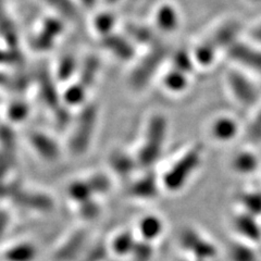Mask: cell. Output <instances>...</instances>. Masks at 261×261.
<instances>
[{"mask_svg": "<svg viewBox=\"0 0 261 261\" xmlns=\"http://www.w3.org/2000/svg\"><path fill=\"white\" fill-rule=\"evenodd\" d=\"M167 123L161 116H154L149 123L147 130L146 142L140 152V162L143 167H149L159 157L165 141Z\"/></svg>", "mask_w": 261, "mask_h": 261, "instance_id": "1", "label": "cell"}, {"mask_svg": "<svg viewBox=\"0 0 261 261\" xmlns=\"http://www.w3.org/2000/svg\"><path fill=\"white\" fill-rule=\"evenodd\" d=\"M97 118V110L93 105H89L81 112L77 123L72 135L71 149L74 153H83L91 142Z\"/></svg>", "mask_w": 261, "mask_h": 261, "instance_id": "2", "label": "cell"}, {"mask_svg": "<svg viewBox=\"0 0 261 261\" xmlns=\"http://www.w3.org/2000/svg\"><path fill=\"white\" fill-rule=\"evenodd\" d=\"M167 51V48L165 47L154 46L151 51L135 68L130 75V85L135 89H141L148 83L153 73L160 67L162 60L165 59Z\"/></svg>", "mask_w": 261, "mask_h": 261, "instance_id": "3", "label": "cell"}, {"mask_svg": "<svg viewBox=\"0 0 261 261\" xmlns=\"http://www.w3.org/2000/svg\"><path fill=\"white\" fill-rule=\"evenodd\" d=\"M199 160L200 150L198 148L190 150L181 160H178L165 177V183L169 189L175 190L181 187L196 167L198 166Z\"/></svg>", "mask_w": 261, "mask_h": 261, "instance_id": "4", "label": "cell"}, {"mask_svg": "<svg viewBox=\"0 0 261 261\" xmlns=\"http://www.w3.org/2000/svg\"><path fill=\"white\" fill-rule=\"evenodd\" d=\"M240 23L236 21H227L223 25L220 27L215 33L211 38L205 40L201 43L198 48L202 53L210 57H215L217 49L223 48L228 46L230 47L234 42L236 35L240 32Z\"/></svg>", "mask_w": 261, "mask_h": 261, "instance_id": "5", "label": "cell"}, {"mask_svg": "<svg viewBox=\"0 0 261 261\" xmlns=\"http://www.w3.org/2000/svg\"><path fill=\"white\" fill-rule=\"evenodd\" d=\"M227 81L233 95L244 106H252L257 101V89L242 73L231 72L227 76Z\"/></svg>", "mask_w": 261, "mask_h": 261, "instance_id": "6", "label": "cell"}, {"mask_svg": "<svg viewBox=\"0 0 261 261\" xmlns=\"http://www.w3.org/2000/svg\"><path fill=\"white\" fill-rule=\"evenodd\" d=\"M231 58L245 67L261 74V50L246 44L233 43L228 47Z\"/></svg>", "mask_w": 261, "mask_h": 261, "instance_id": "7", "label": "cell"}, {"mask_svg": "<svg viewBox=\"0 0 261 261\" xmlns=\"http://www.w3.org/2000/svg\"><path fill=\"white\" fill-rule=\"evenodd\" d=\"M61 31L62 24L59 20L48 19L34 40V47L38 50H46V49L50 48Z\"/></svg>", "mask_w": 261, "mask_h": 261, "instance_id": "8", "label": "cell"}, {"mask_svg": "<svg viewBox=\"0 0 261 261\" xmlns=\"http://www.w3.org/2000/svg\"><path fill=\"white\" fill-rule=\"evenodd\" d=\"M103 46L110 50L118 58L127 60L134 56V48L127 40L119 35L107 34L102 40Z\"/></svg>", "mask_w": 261, "mask_h": 261, "instance_id": "9", "label": "cell"}, {"mask_svg": "<svg viewBox=\"0 0 261 261\" xmlns=\"http://www.w3.org/2000/svg\"><path fill=\"white\" fill-rule=\"evenodd\" d=\"M31 143L35 150L47 160H55L59 154V149L57 144L42 133H34L31 136Z\"/></svg>", "mask_w": 261, "mask_h": 261, "instance_id": "10", "label": "cell"}, {"mask_svg": "<svg viewBox=\"0 0 261 261\" xmlns=\"http://www.w3.org/2000/svg\"><path fill=\"white\" fill-rule=\"evenodd\" d=\"M38 80H39L40 94H42L45 103L49 108L58 110L60 108L58 94H57L56 87L50 75H49V73L45 69L43 71H40Z\"/></svg>", "mask_w": 261, "mask_h": 261, "instance_id": "11", "label": "cell"}, {"mask_svg": "<svg viewBox=\"0 0 261 261\" xmlns=\"http://www.w3.org/2000/svg\"><path fill=\"white\" fill-rule=\"evenodd\" d=\"M238 124L230 118H221L216 121L212 132L220 141H230L238 133Z\"/></svg>", "mask_w": 261, "mask_h": 261, "instance_id": "12", "label": "cell"}, {"mask_svg": "<svg viewBox=\"0 0 261 261\" xmlns=\"http://www.w3.org/2000/svg\"><path fill=\"white\" fill-rule=\"evenodd\" d=\"M98 70H99V59L97 57L89 56L81 70V85H83L85 88L91 86L97 75Z\"/></svg>", "mask_w": 261, "mask_h": 261, "instance_id": "13", "label": "cell"}, {"mask_svg": "<svg viewBox=\"0 0 261 261\" xmlns=\"http://www.w3.org/2000/svg\"><path fill=\"white\" fill-rule=\"evenodd\" d=\"M178 22V16L171 6H163L157 12V23L163 31H172L176 28Z\"/></svg>", "mask_w": 261, "mask_h": 261, "instance_id": "14", "label": "cell"}, {"mask_svg": "<svg viewBox=\"0 0 261 261\" xmlns=\"http://www.w3.org/2000/svg\"><path fill=\"white\" fill-rule=\"evenodd\" d=\"M0 33H2V35L7 42L10 44V46L15 45L16 40H18L16 32L12 22L8 18L3 0H0Z\"/></svg>", "mask_w": 261, "mask_h": 261, "instance_id": "15", "label": "cell"}, {"mask_svg": "<svg viewBox=\"0 0 261 261\" xmlns=\"http://www.w3.org/2000/svg\"><path fill=\"white\" fill-rule=\"evenodd\" d=\"M258 166V160L255 154L251 152H241L234 159V167L242 173H248L256 170Z\"/></svg>", "mask_w": 261, "mask_h": 261, "instance_id": "16", "label": "cell"}, {"mask_svg": "<svg viewBox=\"0 0 261 261\" xmlns=\"http://www.w3.org/2000/svg\"><path fill=\"white\" fill-rule=\"evenodd\" d=\"M0 143L4 149V156L10 162L14 158L15 152V140L10 128L0 127Z\"/></svg>", "mask_w": 261, "mask_h": 261, "instance_id": "17", "label": "cell"}, {"mask_svg": "<svg viewBox=\"0 0 261 261\" xmlns=\"http://www.w3.org/2000/svg\"><path fill=\"white\" fill-rule=\"evenodd\" d=\"M45 2L67 19L72 21L77 19V11L71 0H45Z\"/></svg>", "mask_w": 261, "mask_h": 261, "instance_id": "18", "label": "cell"}, {"mask_svg": "<svg viewBox=\"0 0 261 261\" xmlns=\"http://www.w3.org/2000/svg\"><path fill=\"white\" fill-rule=\"evenodd\" d=\"M127 33L129 36L136 42H140L142 44L150 43L153 40V33L148 28L143 25H136V24H129L126 28Z\"/></svg>", "mask_w": 261, "mask_h": 261, "instance_id": "19", "label": "cell"}, {"mask_svg": "<svg viewBox=\"0 0 261 261\" xmlns=\"http://www.w3.org/2000/svg\"><path fill=\"white\" fill-rule=\"evenodd\" d=\"M166 86L171 89V91L178 92L186 86V76L185 73L178 71L177 69H174L171 72H169L166 79H165Z\"/></svg>", "mask_w": 261, "mask_h": 261, "instance_id": "20", "label": "cell"}, {"mask_svg": "<svg viewBox=\"0 0 261 261\" xmlns=\"http://www.w3.org/2000/svg\"><path fill=\"white\" fill-rule=\"evenodd\" d=\"M34 256L33 249L29 245L27 246H16L7 252V260L9 261H29Z\"/></svg>", "mask_w": 261, "mask_h": 261, "instance_id": "21", "label": "cell"}, {"mask_svg": "<svg viewBox=\"0 0 261 261\" xmlns=\"http://www.w3.org/2000/svg\"><path fill=\"white\" fill-rule=\"evenodd\" d=\"M75 71V59L72 56H67L61 60L58 68V76L62 81H67Z\"/></svg>", "mask_w": 261, "mask_h": 261, "instance_id": "22", "label": "cell"}, {"mask_svg": "<svg viewBox=\"0 0 261 261\" xmlns=\"http://www.w3.org/2000/svg\"><path fill=\"white\" fill-rule=\"evenodd\" d=\"M85 87L81 84H75L71 86L67 92H65V100L70 105H77L81 103L82 100L84 99L85 96Z\"/></svg>", "mask_w": 261, "mask_h": 261, "instance_id": "23", "label": "cell"}, {"mask_svg": "<svg viewBox=\"0 0 261 261\" xmlns=\"http://www.w3.org/2000/svg\"><path fill=\"white\" fill-rule=\"evenodd\" d=\"M112 165L120 173H127L132 170V161L124 153H116L112 156Z\"/></svg>", "mask_w": 261, "mask_h": 261, "instance_id": "24", "label": "cell"}, {"mask_svg": "<svg viewBox=\"0 0 261 261\" xmlns=\"http://www.w3.org/2000/svg\"><path fill=\"white\" fill-rule=\"evenodd\" d=\"M114 24V19L111 14L108 13H103L97 16V19L95 21V25L98 29V31L105 33V35L109 34V31L113 27Z\"/></svg>", "mask_w": 261, "mask_h": 261, "instance_id": "25", "label": "cell"}, {"mask_svg": "<svg viewBox=\"0 0 261 261\" xmlns=\"http://www.w3.org/2000/svg\"><path fill=\"white\" fill-rule=\"evenodd\" d=\"M29 108L28 105L24 102H14L11 105L10 109L8 110L9 117L14 121H21L28 116Z\"/></svg>", "mask_w": 261, "mask_h": 261, "instance_id": "26", "label": "cell"}, {"mask_svg": "<svg viewBox=\"0 0 261 261\" xmlns=\"http://www.w3.org/2000/svg\"><path fill=\"white\" fill-rule=\"evenodd\" d=\"M174 63H175V69L185 73V74L187 72H190L193 68L190 57L185 51H178L175 55Z\"/></svg>", "mask_w": 261, "mask_h": 261, "instance_id": "27", "label": "cell"}, {"mask_svg": "<svg viewBox=\"0 0 261 261\" xmlns=\"http://www.w3.org/2000/svg\"><path fill=\"white\" fill-rule=\"evenodd\" d=\"M135 191L138 195H149L154 191L153 179L150 176L143 178L141 182H138L135 186Z\"/></svg>", "mask_w": 261, "mask_h": 261, "instance_id": "28", "label": "cell"}, {"mask_svg": "<svg viewBox=\"0 0 261 261\" xmlns=\"http://www.w3.org/2000/svg\"><path fill=\"white\" fill-rule=\"evenodd\" d=\"M248 136L251 141L261 140V112L256 117L248 128Z\"/></svg>", "mask_w": 261, "mask_h": 261, "instance_id": "29", "label": "cell"}, {"mask_svg": "<svg viewBox=\"0 0 261 261\" xmlns=\"http://www.w3.org/2000/svg\"><path fill=\"white\" fill-rule=\"evenodd\" d=\"M16 60H18V56H15L14 53L0 50V63H9Z\"/></svg>", "mask_w": 261, "mask_h": 261, "instance_id": "30", "label": "cell"}, {"mask_svg": "<svg viewBox=\"0 0 261 261\" xmlns=\"http://www.w3.org/2000/svg\"><path fill=\"white\" fill-rule=\"evenodd\" d=\"M250 36H251L252 39L256 40V42L261 43V23L251 31Z\"/></svg>", "mask_w": 261, "mask_h": 261, "instance_id": "31", "label": "cell"}, {"mask_svg": "<svg viewBox=\"0 0 261 261\" xmlns=\"http://www.w3.org/2000/svg\"><path fill=\"white\" fill-rule=\"evenodd\" d=\"M82 2H83V4L86 6H92L95 4L96 0H82Z\"/></svg>", "mask_w": 261, "mask_h": 261, "instance_id": "32", "label": "cell"}, {"mask_svg": "<svg viewBox=\"0 0 261 261\" xmlns=\"http://www.w3.org/2000/svg\"><path fill=\"white\" fill-rule=\"evenodd\" d=\"M106 2H107V3H109V4H112V3H116V2H117V0H106Z\"/></svg>", "mask_w": 261, "mask_h": 261, "instance_id": "33", "label": "cell"}, {"mask_svg": "<svg viewBox=\"0 0 261 261\" xmlns=\"http://www.w3.org/2000/svg\"><path fill=\"white\" fill-rule=\"evenodd\" d=\"M4 192V187L2 186V185H0V194H2Z\"/></svg>", "mask_w": 261, "mask_h": 261, "instance_id": "34", "label": "cell"}, {"mask_svg": "<svg viewBox=\"0 0 261 261\" xmlns=\"http://www.w3.org/2000/svg\"><path fill=\"white\" fill-rule=\"evenodd\" d=\"M255 2H260V0H255Z\"/></svg>", "mask_w": 261, "mask_h": 261, "instance_id": "35", "label": "cell"}]
</instances>
